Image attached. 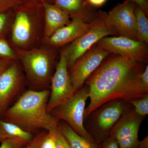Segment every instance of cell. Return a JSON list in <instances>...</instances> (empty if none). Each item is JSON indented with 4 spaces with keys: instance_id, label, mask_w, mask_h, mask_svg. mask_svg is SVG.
<instances>
[{
    "instance_id": "484cf974",
    "label": "cell",
    "mask_w": 148,
    "mask_h": 148,
    "mask_svg": "<svg viewBox=\"0 0 148 148\" xmlns=\"http://www.w3.org/2000/svg\"><path fill=\"white\" fill-rule=\"evenodd\" d=\"M101 145V148H120L116 139L110 135L102 142Z\"/></svg>"
},
{
    "instance_id": "3957f363",
    "label": "cell",
    "mask_w": 148,
    "mask_h": 148,
    "mask_svg": "<svg viewBox=\"0 0 148 148\" xmlns=\"http://www.w3.org/2000/svg\"><path fill=\"white\" fill-rule=\"evenodd\" d=\"M11 45L21 49L34 48L44 38V8L42 2L22 0L12 10Z\"/></svg>"
},
{
    "instance_id": "d6a6232c",
    "label": "cell",
    "mask_w": 148,
    "mask_h": 148,
    "mask_svg": "<svg viewBox=\"0 0 148 148\" xmlns=\"http://www.w3.org/2000/svg\"><path fill=\"white\" fill-rule=\"evenodd\" d=\"M33 1H39L42 2H49L50 0H33Z\"/></svg>"
},
{
    "instance_id": "2e32d148",
    "label": "cell",
    "mask_w": 148,
    "mask_h": 148,
    "mask_svg": "<svg viewBox=\"0 0 148 148\" xmlns=\"http://www.w3.org/2000/svg\"><path fill=\"white\" fill-rule=\"evenodd\" d=\"M43 4L44 8V40L45 42L56 31L69 24L71 18L55 5L48 2H43Z\"/></svg>"
},
{
    "instance_id": "4dcf8cb0",
    "label": "cell",
    "mask_w": 148,
    "mask_h": 148,
    "mask_svg": "<svg viewBox=\"0 0 148 148\" xmlns=\"http://www.w3.org/2000/svg\"><path fill=\"white\" fill-rule=\"evenodd\" d=\"M87 2L91 6L94 8H98L103 6L107 0H87Z\"/></svg>"
},
{
    "instance_id": "6da1fadb",
    "label": "cell",
    "mask_w": 148,
    "mask_h": 148,
    "mask_svg": "<svg viewBox=\"0 0 148 148\" xmlns=\"http://www.w3.org/2000/svg\"><path fill=\"white\" fill-rule=\"evenodd\" d=\"M110 54L85 83L89 88L90 103L85 110L84 119L110 101L121 100L127 103L148 95L140 79L147 64Z\"/></svg>"
},
{
    "instance_id": "1f68e13d",
    "label": "cell",
    "mask_w": 148,
    "mask_h": 148,
    "mask_svg": "<svg viewBox=\"0 0 148 148\" xmlns=\"http://www.w3.org/2000/svg\"><path fill=\"white\" fill-rule=\"evenodd\" d=\"M148 148V137L146 136L143 140L140 141L138 148Z\"/></svg>"
},
{
    "instance_id": "ffe728a7",
    "label": "cell",
    "mask_w": 148,
    "mask_h": 148,
    "mask_svg": "<svg viewBox=\"0 0 148 148\" xmlns=\"http://www.w3.org/2000/svg\"><path fill=\"white\" fill-rule=\"evenodd\" d=\"M133 107L135 112L142 116H146L148 114V95L127 102Z\"/></svg>"
},
{
    "instance_id": "ba28073f",
    "label": "cell",
    "mask_w": 148,
    "mask_h": 148,
    "mask_svg": "<svg viewBox=\"0 0 148 148\" xmlns=\"http://www.w3.org/2000/svg\"><path fill=\"white\" fill-rule=\"evenodd\" d=\"M50 88V94L47 107L49 114L56 107L69 100L75 92L69 75L66 48L61 51Z\"/></svg>"
},
{
    "instance_id": "7a4b0ae2",
    "label": "cell",
    "mask_w": 148,
    "mask_h": 148,
    "mask_svg": "<svg viewBox=\"0 0 148 148\" xmlns=\"http://www.w3.org/2000/svg\"><path fill=\"white\" fill-rule=\"evenodd\" d=\"M49 89H29L2 114L6 121L32 133L40 129L48 131L58 125V120L47 112Z\"/></svg>"
},
{
    "instance_id": "83f0119b",
    "label": "cell",
    "mask_w": 148,
    "mask_h": 148,
    "mask_svg": "<svg viewBox=\"0 0 148 148\" xmlns=\"http://www.w3.org/2000/svg\"><path fill=\"white\" fill-rule=\"evenodd\" d=\"M16 60L0 58V75Z\"/></svg>"
},
{
    "instance_id": "52a82bcc",
    "label": "cell",
    "mask_w": 148,
    "mask_h": 148,
    "mask_svg": "<svg viewBox=\"0 0 148 148\" xmlns=\"http://www.w3.org/2000/svg\"><path fill=\"white\" fill-rule=\"evenodd\" d=\"M107 13L97 11L96 17L87 32L66 47L69 69L78 58L84 54L101 39L109 36H119L106 23Z\"/></svg>"
},
{
    "instance_id": "f546056e",
    "label": "cell",
    "mask_w": 148,
    "mask_h": 148,
    "mask_svg": "<svg viewBox=\"0 0 148 148\" xmlns=\"http://www.w3.org/2000/svg\"><path fill=\"white\" fill-rule=\"evenodd\" d=\"M135 3L140 6L145 12L146 15H148V3L147 0H132Z\"/></svg>"
},
{
    "instance_id": "4fadbf2b",
    "label": "cell",
    "mask_w": 148,
    "mask_h": 148,
    "mask_svg": "<svg viewBox=\"0 0 148 148\" xmlns=\"http://www.w3.org/2000/svg\"><path fill=\"white\" fill-rule=\"evenodd\" d=\"M25 83V77L16 61L0 75V114L10 107Z\"/></svg>"
},
{
    "instance_id": "5b68a950",
    "label": "cell",
    "mask_w": 148,
    "mask_h": 148,
    "mask_svg": "<svg viewBox=\"0 0 148 148\" xmlns=\"http://www.w3.org/2000/svg\"><path fill=\"white\" fill-rule=\"evenodd\" d=\"M131 106L123 100H114L102 105L85 118L88 120L85 128L87 127L86 129L94 143L101 144L108 137L114 125Z\"/></svg>"
},
{
    "instance_id": "277c9868",
    "label": "cell",
    "mask_w": 148,
    "mask_h": 148,
    "mask_svg": "<svg viewBox=\"0 0 148 148\" xmlns=\"http://www.w3.org/2000/svg\"><path fill=\"white\" fill-rule=\"evenodd\" d=\"M11 46L23 66L31 89H49L57 56L56 49L48 46L21 49Z\"/></svg>"
},
{
    "instance_id": "e0dca14e",
    "label": "cell",
    "mask_w": 148,
    "mask_h": 148,
    "mask_svg": "<svg viewBox=\"0 0 148 148\" xmlns=\"http://www.w3.org/2000/svg\"><path fill=\"white\" fill-rule=\"evenodd\" d=\"M58 127L71 148H101V144L90 143L78 135L65 122L59 121Z\"/></svg>"
},
{
    "instance_id": "30bf717a",
    "label": "cell",
    "mask_w": 148,
    "mask_h": 148,
    "mask_svg": "<svg viewBox=\"0 0 148 148\" xmlns=\"http://www.w3.org/2000/svg\"><path fill=\"white\" fill-rule=\"evenodd\" d=\"M145 118L138 114L131 106L114 125L110 136L116 139L120 148H138L139 129Z\"/></svg>"
},
{
    "instance_id": "44dd1931",
    "label": "cell",
    "mask_w": 148,
    "mask_h": 148,
    "mask_svg": "<svg viewBox=\"0 0 148 148\" xmlns=\"http://www.w3.org/2000/svg\"><path fill=\"white\" fill-rule=\"evenodd\" d=\"M0 58L14 60L17 59L12 47L8 42L4 35L0 36Z\"/></svg>"
},
{
    "instance_id": "cb8c5ba5",
    "label": "cell",
    "mask_w": 148,
    "mask_h": 148,
    "mask_svg": "<svg viewBox=\"0 0 148 148\" xmlns=\"http://www.w3.org/2000/svg\"><path fill=\"white\" fill-rule=\"evenodd\" d=\"M12 13V10L0 13V36L3 35L11 20Z\"/></svg>"
},
{
    "instance_id": "d4e9b609",
    "label": "cell",
    "mask_w": 148,
    "mask_h": 148,
    "mask_svg": "<svg viewBox=\"0 0 148 148\" xmlns=\"http://www.w3.org/2000/svg\"><path fill=\"white\" fill-rule=\"evenodd\" d=\"M22 0H0V13L11 10Z\"/></svg>"
},
{
    "instance_id": "f1b7e54d",
    "label": "cell",
    "mask_w": 148,
    "mask_h": 148,
    "mask_svg": "<svg viewBox=\"0 0 148 148\" xmlns=\"http://www.w3.org/2000/svg\"><path fill=\"white\" fill-rule=\"evenodd\" d=\"M41 132L34 137L33 140L28 143L26 148H39V143L40 139Z\"/></svg>"
},
{
    "instance_id": "8fae6325",
    "label": "cell",
    "mask_w": 148,
    "mask_h": 148,
    "mask_svg": "<svg viewBox=\"0 0 148 148\" xmlns=\"http://www.w3.org/2000/svg\"><path fill=\"white\" fill-rule=\"evenodd\" d=\"M136 5L132 0L119 4L107 13L106 21L119 36L139 41L134 12Z\"/></svg>"
},
{
    "instance_id": "7402d4cb",
    "label": "cell",
    "mask_w": 148,
    "mask_h": 148,
    "mask_svg": "<svg viewBox=\"0 0 148 148\" xmlns=\"http://www.w3.org/2000/svg\"><path fill=\"white\" fill-rule=\"evenodd\" d=\"M49 130L52 131L54 136L56 148H71L67 140L60 131L58 125Z\"/></svg>"
},
{
    "instance_id": "4316f807",
    "label": "cell",
    "mask_w": 148,
    "mask_h": 148,
    "mask_svg": "<svg viewBox=\"0 0 148 148\" xmlns=\"http://www.w3.org/2000/svg\"><path fill=\"white\" fill-rule=\"evenodd\" d=\"M140 79L141 84L145 90L148 92V65H146L145 70L140 74Z\"/></svg>"
},
{
    "instance_id": "ac0fdd59",
    "label": "cell",
    "mask_w": 148,
    "mask_h": 148,
    "mask_svg": "<svg viewBox=\"0 0 148 148\" xmlns=\"http://www.w3.org/2000/svg\"><path fill=\"white\" fill-rule=\"evenodd\" d=\"M0 138L16 139L29 143L34 138L33 134L25 131L18 125L6 121L0 117Z\"/></svg>"
},
{
    "instance_id": "7c38bea8",
    "label": "cell",
    "mask_w": 148,
    "mask_h": 148,
    "mask_svg": "<svg viewBox=\"0 0 148 148\" xmlns=\"http://www.w3.org/2000/svg\"><path fill=\"white\" fill-rule=\"evenodd\" d=\"M97 44L110 53H115L147 64V44L123 36L103 38Z\"/></svg>"
},
{
    "instance_id": "8992f818",
    "label": "cell",
    "mask_w": 148,
    "mask_h": 148,
    "mask_svg": "<svg viewBox=\"0 0 148 148\" xmlns=\"http://www.w3.org/2000/svg\"><path fill=\"white\" fill-rule=\"evenodd\" d=\"M88 93L89 88L85 84L69 100L53 109L50 114L58 121L65 122L78 135L95 143L84 126V114Z\"/></svg>"
},
{
    "instance_id": "d6986e66",
    "label": "cell",
    "mask_w": 148,
    "mask_h": 148,
    "mask_svg": "<svg viewBox=\"0 0 148 148\" xmlns=\"http://www.w3.org/2000/svg\"><path fill=\"white\" fill-rule=\"evenodd\" d=\"M139 41L148 43V20L145 12L137 4L134 10Z\"/></svg>"
},
{
    "instance_id": "5bb4252c",
    "label": "cell",
    "mask_w": 148,
    "mask_h": 148,
    "mask_svg": "<svg viewBox=\"0 0 148 148\" xmlns=\"http://www.w3.org/2000/svg\"><path fill=\"white\" fill-rule=\"evenodd\" d=\"M92 21L86 23L79 18H71L69 24L56 31L45 42L48 46L56 49L71 43L88 31L92 26Z\"/></svg>"
},
{
    "instance_id": "e575fe53",
    "label": "cell",
    "mask_w": 148,
    "mask_h": 148,
    "mask_svg": "<svg viewBox=\"0 0 148 148\" xmlns=\"http://www.w3.org/2000/svg\"></svg>"
},
{
    "instance_id": "603a6c76",
    "label": "cell",
    "mask_w": 148,
    "mask_h": 148,
    "mask_svg": "<svg viewBox=\"0 0 148 148\" xmlns=\"http://www.w3.org/2000/svg\"><path fill=\"white\" fill-rule=\"evenodd\" d=\"M0 143V148H26L29 143L16 139H7Z\"/></svg>"
},
{
    "instance_id": "9a60e30c",
    "label": "cell",
    "mask_w": 148,
    "mask_h": 148,
    "mask_svg": "<svg viewBox=\"0 0 148 148\" xmlns=\"http://www.w3.org/2000/svg\"><path fill=\"white\" fill-rule=\"evenodd\" d=\"M49 2L64 11L71 18H78L90 23L96 17L97 11L88 3L87 0H50Z\"/></svg>"
},
{
    "instance_id": "836d02e7",
    "label": "cell",
    "mask_w": 148,
    "mask_h": 148,
    "mask_svg": "<svg viewBox=\"0 0 148 148\" xmlns=\"http://www.w3.org/2000/svg\"><path fill=\"white\" fill-rule=\"evenodd\" d=\"M2 140H2V139H1V138H0V143H1V141H2Z\"/></svg>"
},
{
    "instance_id": "9c48e42d",
    "label": "cell",
    "mask_w": 148,
    "mask_h": 148,
    "mask_svg": "<svg viewBox=\"0 0 148 148\" xmlns=\"http://www.w3.org/2000/svg\"><path fill=\"white\" fill-rule=\"evenodd\" d=\"M110 54L96 43L77 59L69 69L75 92L84 85L87 79Z\"/></svg>"
}]
</instances>
